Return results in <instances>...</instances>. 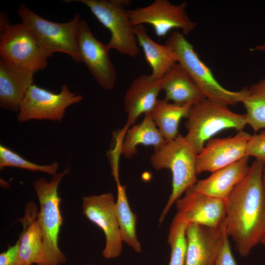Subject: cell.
Segmentation results:
<instances>
[{
  "label": "cell",
  "mask_w": 265,
  "mask_h": 265,
  "mask_svg": "<svg viewBox=\"0 0 265 265\" xmlns=\"http://www.w3.org/2000/svg\"><path fill=\"white\" fill-rule=\"evenodd\" d=\"M264 165L255 159L245 177L226 200V231L243 257L265 238Z\"/></svg>",
  "instance_id": "6da1fadb"
},
{
  "label": "cell",
  "mask_w": 265,
  "mask_h": 265,
  "mask_svg": "<svg viewBox=\"0 0 265 265\" xmlns=\"http://www.w3.org/2000/svg\"><path fill=\"white\" fill-rule=\"evenodd\" d=\"M197 154L185 136L181 134L154 149L150 158L152 166L157 170L168 169L172 173V191L159 218V224L176 201L197 182Z\"/></svg>",
  "instance_id": "7a4b0ae2"
},
{
  "label": "cell",
  "mask_w": 265,
  "mask_h": 265,
  "mask_svg": "<svg viewBox=\"0 0 265 265\" xmlns=\"http://www.w3.org/2000/svg\"><path fill=\"white\" fill-rule=\"evenodd\" d=\"M67 167L57 173L48 182L44 178L37 179L33 186L39 202L37 219L43 236V260L41 265H59L66 258L59 248V233L62 223L60 210L61 199L58 187L62 179L69 172Z\"/></svg>",
  "instance_id": "3957f363"
},
{
  "label": "cell",
  "mask_w": 265,
  "mask_h": 265,
  "mask_svg": "<svg viewBox=\"0 0 265 265\" xmlns=\"http://www.w3.org/2000/svg\"><path fill=\"white\" fill-rule=\"evenodd\" d=\"M165 44L173 52L177 62L183 67L206 99L228 106L242 103L247 94V88L232 91L223 87L182 33L174 30L166 39Z\"/></svg>",
  "instance_id": "277c9868"
},
{
  "label": "cell",
  "mask_w": 265,
  "mask_h": 265,
  "mask_svg": "<svg viewBox=\"0 0 265 265\" xmlns=\"http://www.w3.org/2000/svg\"><path fill=\"white\" fill-rule=\"evenodd\" d=\"M186 118L185 137L197 154L217 133L231 129L239 132L247 125L245 114L236 113L228 106L206 98L193 104Z\"/></svg>",
  "instance_id": "5b68a950"
},
{
  "label": "cell",
  "mask_w": 265,
  "mask_h": 265,
  "mask_svg": "<svg viewBox=\"0 0 265 265\" xmlns=\"http://www.w3.org/2000/svg\"><path fill=\"white\" fill-rule=\"evenodd\" d=\"M17 12L22 23L32 32L49 57L59 52L69 55L76 62H81L77 43L79 14L69 22L58 23L41 17L24 4L19 7Z\"/></svg>",
  "instance_id": "8992f818"
},
{
  "label": "cell",
  "mask_w": 265,
  "mask_h": 265,
  "mask_svg": "<svg viewBox=\"0 0 265 265\" xmlns=\"http://www.w3.org/2000/svg\"><path fill=\"white\" fill-rule=\"evenodd\" d=\"M85 4L99 22L107 28L110 38L107 44L109 49L135 57L140 53L133 27L126 6L129 0H78Z\"/></svg>",
  "instance_id": "52a82bcc"
},
{
  "label": "cell",
  "mask_w": 265,
  "mask_h": 265,
  "mask_svg": "<svg viewBox=\"0 0 265 265\" xmlns=\"http://www.w3.org/2000/svg\"><path fill=\"white\" fill-rule=\"evenodd\" d=\"M0 30L1 60L34 73L46 68L48 54L23 23L9 24Z\"/></svg>",
  "instance_id": "ba28073f"
},
{
  "label": "cell",
  "mask_w": 265,
  "mask_h": 265,
  "mask_svg": "<svg viewBox=\"0 0 265 265\" xmlns=\"http://www.w3.org/2000/svg\"><path fill=\"white\" fill-rule=\"evenodd\" d=\"M82 99V96L71 92L66 84L56 94L33 83L20 104L17 120L20 122L32 119L61 121L66 108Z\"/></svg>",
  "instance_id": "9c48e42d"
},
{
  "label": "cell",
  "mask_w": 265,
  "mask_h": 265,
  "mask_svg": "<svg viewBox=\"0 0 265 265\" xmlns=\"http://www.w3.org/2000/svg\"><path fill=\"white\" fill-rule=\"evenodd\" d=\"M187 6L186 1L173 4L168 0H155L146 6L129 9L128 12L133 27L149 24L157 36L161 38L172 29H181L185 35L195 29L196 24L187 14Z\"/></svg>",
  "instance_id": "30bf717a"
},
{
  "label": "cell",
  "mask_w": 265,
  "mask_h": 265,
  "mask_svg": "<svg viewBox=\"0 0 265 265\" xmlns=\"http://www.w3.org/2000/svg\"><path fill=\"white\" fill-rule=\"evenodd\" d=\"M82 212L92 222L103 231L106 244L103 255L106 259L118 257L123 240L116 209V200L110 193L92 195L82 198Z\"/></svg>",
  "instance_id": "8fae6325"
},
{
  "label": "cell",
  "mask_w": 265,
  "mask_h": 265,
  "mask_svg": "<svg viewBox=\"0 0 265 265\" xmlns=\"http://www.w3.org/2000/svg\"><path fill=\"white\" fill-rule=\"evenodd\" d=\"M77 43L81 62L103 88L112 89L116 73L109 58L110 49L94 37L84 19H80L78 23Z\"/></svg>",
  "instance_id": "7c38bea8"
},
{
  "label": "cell",
  "mask_w": 265,
  "mask_h": 265,
  "mask_svg": "<svg viewBox=\"0 0 265 265\" xmlns=\"http://www.w3.org/2000/svg\"><path fill=\"white\" fill-rule=\"evenodd\" d=\"M251 136L241 131L233 136L208 140L197 154V174L204 172L212 173L247 156V146Z\"/></svg>",
  "instance_id": "4fadbf2b"
},
{
  "label": "cell",
  "mask_w": 265,
  "mask_h": 265,
  "mask_svg": "<svg viewBox=\"0 0 265 265\" xmlns=\"http://www.w3.org/2000/svg\"><path fill=\"white\" fill-rule=\"evenodd\" d=\"M175 202L177 213L187 223L217 228L225 221L226 200L208 196L192 187Z\"/></svg>",
  "instance_id": "5bb4252c"
},
{
  "label": "cell",
  "mask_w": 265,
  "mask_h": 265,
  "mask_svg": "<svg viewBox=\"0 0 265 265\" xmlns=\"http://www.w3.org/2000/svg\"><path fill=\"white\" fill-rule=\"evenodd\" d=\"M227 235L225 221L217 228L188 223L185 265H212Z\"/></svg>",
  "instance_id": "9a60e30c"
},
{
  "label": "cell",
  "mask_w": 265,
  "mask_h": 265,
  "mask_svg": "<svg viewBox=\"0 0 265 265\" xmlns=\"http://www.w3.org/2000/svg\"><path fill=\"white\" fill-rule=\"evenodd\" d=\"M161 90L160 79L151 74L141 75L133 80L124 97V110L127 114L125 127L129 129L141 115L151 112Z\"/></svg>",
  "instance_id": "2e32d148"
},
{
  "label": "cell",
  "mask_w": 265,
  "mask_h": 265,
  "mask_svg": "<svg viewBox=\"0 0 265 265\" xmlns=\"http://www.w3.org/2000/svg\"><path fill=\"white\" fill-rule=\"evenodd\" d=\"M248 156L220 168L208 178L198 180L192 188L196 192L226 200L235 187L249 171Z\"/></svg>",
  "instance_id": "e0dca14e"
},
{
  "label": "cell",
  "mask_w": 265,
  "mask_h": 265,
  "mask_svg": "<svg viewBox=\"0 0 265 265\" xmlns=\"http://www.w3.org/2000/svg\"><path fill=\"white\" fill-rule=\"evenodd\" d=\"M34 73L0 60V106L19 111L20 104L33 83Z\"/></svg>",
  "instance_id": "ac0fdd59"
},
{
  "label": "cell",
  "mask_w": 265,
  "mask_h": 265,
  "mask_svg": "<svg viewBox=\"0 0 265 265\" xmlns=\"http://www.w3.org/2000/svg\"><path fill=\"white\" fill-rule=\"evenodd\" d=\"M161 90L165 93V99L172 103L184 105L197 103L205 97L177 62L166 72L160 79Z\"/></svg>",
  "instance_id": "d6986e66"
},
{
  "label": "cell",
  "mask_w": 265,
  "mask_h": 265,
  "mask_svg": "<svg viewBox=\"0 0 265 265\" xmlns=\"http://www.w3.org/2000/svg\"><path fill=\"white\" fill-rule=\"evenodd\" d=\"M118 136L117 145L119 153L127 159L136 154L138 145L153 146L155 149L167 142L155 125L150 112L145 114L143 120L129 128L125 134L120 132Z\"/></svg>",
  "instance_id": "ffe728a7"
},
{
  "label": "cell",
  "mask_w": 265,
  "mask_h": 265,
  "mask_svg": "<svg viewBox=\"0 0 265 265\" xmlns=\"http://www.w3.org/2000/svg\"><path fill=\"white\" fill-rule=\"evenodd\" d=\"M35 205L29 203L20 219L23 230L19 237V256L24 265H41L43 260V236L37 219Z\"/></svg>",
  "instance_id": "44dd1931"
},
{
  "label": "cell",
  "mask_w": 265,
  "mask_h": 265,
  "mask_svg": "<svg viewBox=\"0 0 265 265\" xmlns=\"http://www.w3.org/2000/svg\"><path fill=\"white\" fill-rule=\"evenodd\" d=\"M133 30L138 44L151 68V75L160 79L171 66L177 62L174 53L165 44H159L151 39L143 25L134 26Z\"/></svg>",
  "instance_id": "7402d4cb"
},
{
  "label": "cell",
  "mask_w": 265,
  "mask_h": 265,
  "mask_svg": "<svg viewBox=\"0 0 265 265\" xmlns=\"http://www.w3.org/2000/svg\"><path fill=\"white\" fill-rule=\"evenodd\" d=\"M193 104L179 105L165 99L158 100L150 112L159 131L167 141L175 138L178 133V126L183 118H186Z\"/></svg>",
  "instance_id": "603a6c76"
},
{
  "label": "cell",
  "mask_w": 265,
  "mask_h": 265,
  "mask_svg": "<svg viewBox=\"0 0 265 265\" xmlns=\"http://www.w3.org/2000/svg\"><path fill=\"white\" fill-rule=\"evenodd\" d=\"M116 209L123 242L136 252L141 251V246L136 234L137 216L132 211L126 192V187L116 183Z\"/></svg>",
  "instance_id": "cb8c5ba5"
},
{
  "label": "cell",
  "mask_w": 265,
  "mask_h": 265,
  "mask_svg": "<svg viewBox=\"0 0 265 265\" xmlns=\"http://www.w3.org/2000/svg\"><path fill=\"white\" fill-rule=\"evenodd\" d=\"M242 103L247 125L255 132L265 129V78L247 88Z\"/></svg>",
  "instance_id": "d4e9b609"
},
{
  "label": "cell",
  "mask_w": 265,
  "mask_h": 265,
  "mask_svg": "<svg viewBox=\"0 0 265 265\" xmlns=\"http://www.w3.org/2000/svg\"><path fill=\"white\" fill-rule=\"evenodd\" d=\"M187 224L185 219L178 213L171 223L167 238L171 249L169 265H185Z\"/></svg>",
  "instance_id": "484cf974"
},
{
  "label": "cell",
  "mask_w": 265,
  "mask_h": 265,
  "mask_svg": "<svg viewBox=\"0 0 265 265\" xmlns=\"http://www.w3.org/2000/svg\"><path fill=\"white\" fill-rule=\"evenodd\" d=\"M15 167L32 171H40L52 176L57 173V161L50 165H39L29 161L8 147L0 145V168Z\"/></svg>",
  "instance_id": "4316f807"
},
{
  "label": "cell",
  "mask_w": 265,
  "mask_h": 265,
  "mask_svg": "<svg viewBox=\"0 0 265 265\" xmlns=\"http://www.w3.org/2000/svg\"><path fill=\"white\" fill-rule=\"evenodd\" d=\"M246 155L265 163V130L251 135L247 144Z\"/></svg>",
  "instance_id": "83f0119b"
},
{
  "label": "cell",
  "mask_w": 265,
  "mask_h": 265,
  "mask_svg": "<svg viewBox=\"0 0 265 265\" xmlns=\"http://www.w3.org/2000/svg\"><path fill=\"white\" fill-rule=\"evenodd\" d=\"M227 235L219 249L212 265H237L233 257Z\"/></svg>",
  "instance_id": "f1b7e54d"
},
{
  "label": "cell",
  "mask_w": 265,
  "mask_h": 265,
  "mask_svg": "<svg viewBox=\"0 0 265 265\" xmlns=\"http://www.w3.org/2000/svg\"><path fill=\"white\" fill-rule=\"evenodd\" d=\"M19 239L0 254V265H24L19 256Z\"/></svg>",
  "instance_id": "f546056e"
},
{
  "label": "cell",
  "mask_w": 265,
  "mask_h": 265,
  "mask_svg": "<svg viewBox=\"0 0 265 265\" xmlns=\"http://www.w3.org/2000/svg\"><path fill=\"white\" fill-rule=\"evenodd\" d=\"M251 50L265 52V43L263 44V45H259L255 47L253 49H252Z\"/></svg>",
  "instance_id": "4dcf8cb0"
},
{
  "label": "cell",
  "mask_w": 265,
  "mask_h": 265,
  "mask_svg": "<svg viewBox=\"0 0 265 265\" xmlns=\"http://www.w3.org/2000/svg\"><path fill=\"white\" fill-rule=\"evenodd\" d=\"M262 182H263V184L264 188L265 191V165H264V167L263 171V173H262Z\"/></svg>",
  "instance_id": "1f68e13d"
},
{
  "label": "cell",
  "mask_w": 265,
  "mask_h": 265,
  "mask_svg": "<svg viewBox=\"0 0 265 265\" xmlns=\"http://www.w3.org/2000/svg\"><path fill=\"white\" fill-rule=\"evenodd\" d=\"M262 243H263V244H264V245H265V239L263 240V242H262Z\"/></svg>",
  "instance_id": "d6a6232c"
},
{
  "label": "cell",
  "mask_w": 265,
  "mask_h": 265,
  "mask_svg": "<svg viewBox=\"0 0 265 265\" xmlns=\"http://www.w3.org/2000/svg\"><path fill=\"white\" fill-rule=\"evenodd\" d=\"M86 265H90V264H87Z\"/></svg>",
  "instance_id": "836d02e7"
}]
</instances>
